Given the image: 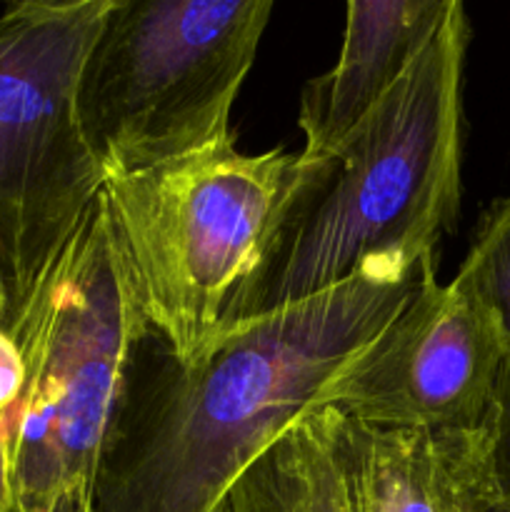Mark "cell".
I'll return each instance as SVG.
<instances>
[{"label":"cell","mask_w":510,"mask_h":512,"mask_svg":"<svg viewBox=\"0 0 510 512\" xmlns=\"http://www.w3.org/2000/svg\"><path fill=\"white\" fill-rule=\"evenodd\" d=\"M460 5L465 0H345L338 60L310 80L300 98V153L310 160L330 158Z\"/></svg>","instance_id":"cell-9"},{"label":"cell","mask_w":510,"mask_h":512,"mask_svg":"<svg viewBox=\"0 0 510 512\" xmlns=\"http://www.w3.org/2000/svg\"><path fill=\"white\" fill-rule=\"evenodd\" d=\"M348 512H465L488 448L478 430L385 428L323 408Z\"/></svg>","instance_id":"cell-8"},{"label":"cell","mask_w":510,"mask_h":512,"mask_svg":"<svg viewBox=\"0 0 510 512\" xmlns=\"http://www.w3.org/2000/svg\"><path fill=\"white\" fill-rule=\"evenodd\" d=\"M465 512H510L495 498L493 488H490V473H488V448H485L483 460L475 468L473 480L468 488V503H465Z\"/></svg>","instance_id":"cell-14"},{"label":"cell","mask_w":510,"mask_h":512,"mask_svg":"<svg viewBox=\"0 0 510 512\" xmlns=\"http://www.w3.org/2000/svg\"><path fill=\"white\" fill-rule=\"evenodd\" d=\"M8 8H73V5H83L88 0H0Z\"/></svg>","instance_id":"cell-15"},{"label":"cell","mask_w":510,"mask_h":512,"mask_svg":"<svg viewBox=\"0 0 510 512\" xmlns=\"http://www.w3.org/2000/svg\"><path fill=\"white\" fill-rule=\"evenodd\" d=\"M323 168L285 148L240 153L230 135L108 175L105 208L150 333L178 355L200 348Z\"/></svg>","instance_id":"cell-4"},{"label":"cell","mask_w":510,"mask_h":512,"mask_svg":"<svg viewBox=\"0 0 510 512\" xmlns=\"http://www.w3.org/2000/svg\"><path fill=\"white\" fill-rule=\"evenodd\" d=\"M435 258L370 260L328 290L218 328L178 355L135 350L95 480L93 512H225L245 470L325 408Z\"/></svg>","instance_id":"cell-1"},{"label":"cell","mask_w":510,"mask_h":512,"mask_svg":"<svg viewBox=\"0 0 510 512\" xmlns=\"http://www.w3.org/2000/svg\"><path fill=\"white\" fill-rule=\"evenodd\" d=\"M8 318V295L0 280V512L10 510V435L23 388V360Z\"/></svg>","instance_id":"cell-12"},{"label":"cell","mask_w":510,"mask_h":512,"mask_svg":"<svg viewBox=\"0 0 510 512\" xmlns=\"http://www.w3.org/2000/svg\"><path fill=\"white\" fill-rule=\"evenodd\" d=\"M488 473L495 498L510 510V358L500 373L488 420Z\"/></svg>","instance_id":"cell-13"},{"label":"cell","mask_w":510,"mask_h":512,"mask_svg":"<svg viewBox=\"0 0 510 512\" xmlns=\"http://www.w3.org/2000/svg\"><path fill=\"white\" fill-rule=\"evenodd\" d=\"M468 40L460 5L325 158L218 328L333 288L370 260L433 258L460 210Z\"/></svg>","instance_id":"cell-2"},{"label":"cell","mask_w":510,"mask_h":512,"mask_svg":"<svg viewBox=\"0 0 510 512\" xmlns=\"http://www.w3.org/2000/svg\"><path fill=\"white\" fill-rule=\"evenodd\" d=\"M225 512H348L323 408L285 430L245 470Z\"/></svg>","instance_id":"cell-10"},{"label":"cell","mask_w":510,"mask_h":512,"mask_svg":"<svg viewBox=\"0 0 510 512\" xmlns=\"http://www.w3.org/2000/svg\"><path fill=\"white\" fill-rule=\"evenodd\" d=\"M5 512H25V510H18V508H10V510H5Z\"/></svg>","instance_id":"cell-16"},{"label":"cell","mask_w":510,"mask_h":512,"mask_svg":"<svg viewBox=\"0 0 510 512\" xmlns=\"http://www.w3.org/2000/svg\"><path fill=\"white\" fill-rule=\"evenodd\" d=\"M10 330L23 360L10 508L93 512L105 440L150 333L103 193L10 315Z\"/></svg>","instance_id":"cell-3"},{"label":"cell","mask_w":510,"mask_h":512,"mask_svg":"<svg viewBox=\"0 0 510 512\" xmlns=\"http://www.w3.org/2000/svg\"><path fill=\"white\" fill-rule=\"evenodd\" d=\"M275 0H108L80 78L105 178L230 138Z\"/></svg>","instance_id":"cell-5"},{"label":"cell","mask_w":510,"mask_h":512,"mask_svg":"<svg viewBox=\"0 0 510 512\" xmlns=\"http://www.w3.org/2000/svg\"><path fill=\"white\" fill-rule=\"evenodd\" d=\"M105 3L0 15V280L8 315L103 193V165L85 138L78 98Z\"/></svg>","instance_id":"cell-6"},{"label":"cell","mask_w":510,"mask_h":512,"mask_svg":"<svg viewBox=\"0 0 510 512\" xmlns=\"http://www.w3.org/2000/svg\"><path fill=\"white\" fill-rule=\"evenodd\" d=\"M505 360L483 305L455 278L440 285L430 268L338 380L328 408L385 428L478 430L493 413Z\"/></svg>","instance_id":"cell-7"},{"label":"cell","mask_w":510,"mask_h":512,"mask_svg":"<svg viewBox=\"0 0 510 512\" xmlns=\"http://www.w3.org/2000/svg\"><path fill=\"white\" fill-rule=\"evenodd\" d=\"M455 280L483 305L510 358V195L483 215Z\"/></svg>","instance_id":"cell-11"}]
</instances>
